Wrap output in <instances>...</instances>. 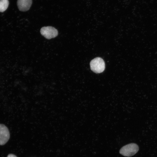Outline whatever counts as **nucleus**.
<instances>
[{"mask_svg": "<svg viewBox=\"0 0 157 157\" xmlns=\"http://www.w3.org/2000/svg\"><path fill=\"white\" fill-rule=\"evenodd\" d=\"M138 150L137 144L131 143L123 147L120 150L119 153L124 156L130 157L136 154Z\"/></svg>", "mask_w": 157, "mask_h": 157, "instance_id": "obj_1", "label": "nucleus"}, {"mask_svg": "<svg viewBox=\"0 0 157 157\" xmlns=\"http://www.w3.org/2000/svg\"><path fill=\"white\" fill-rule=\"evenodd\" d=\"M90 66L91 69L97 73L102 72L105 68V63L100 57L96 58L92 60L90 63Z\"/></svg>", "mask_w": 157, "mask_h": 157, "instance_id": "obj_2", "label": "nucleus"}, {"mask_svg": "<svg viewBox=\"0 0 157 157\" xmlns=\"http://www.w3.org/2000/svg\"><path fill=\"white\" fill-rule=\"evenodd\" d=\"M40 32L42 35L48 39L56 37L58 33L56 28L51 26L42 27L40 29Z\"/></svg>", "mask_w": 157, "mask_h": 157, "instance_id": "obj_3", "label": "nucleus"}, {"mask_svg": "<svg viewBox=\"0 0 157 157\" xmlns=\"http://www.w3.org/2000/svg\"><path fill=\"white\" fill-rule=\"evenodd\" d=\"M10 137V132L7 127L4 124H0V145L5 144Z\"/></svg>", "mask_w": 157, "mask_h": 157, "instance_id": "obj_4", "label": "nucleus"}, {"mask_svg": "<svg viewBox=\"0 0 157 157\" xmlns=\"http://www.w3.org/2000/svg\"><path fill=\"white\" fill-rule=\"evenodd\" d=\"M32 3V0H17V5L19 10L22 11H26L30 8Z\"/></svg>", "mask_w": 157, "mask_h": 157, "instance_id": "obj_5", "label": "nucleus"}, {"mask_svg": "<svg viewBox=\"0 0 157 157\" xmlns=\"http://www.w3.org/2000/svg\"><path fill=\"white\" fill-rule=\"evenodd\" d=\"M9 5L8 0H0V12H3L8 8Z\"/></svg>", "mask_w": 157, "mask_h": 157, "instance_id": "obj_6", "label": "nucleus"}, {"mask_svg": "<svg viewBox=\"0 0 157 157\" xmlns=\"http://www.w3.org/2000/svg\"><path fill=\"white\" fill-rule=\"evenodd\" d=\"M7 157H17L15 155L13 154H8Z\"/></svg>", "mask_w": 157, "mask_h": 157, "instance_id": "obj_7", "label": "nucleus"}]
</instances>
